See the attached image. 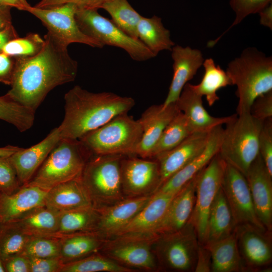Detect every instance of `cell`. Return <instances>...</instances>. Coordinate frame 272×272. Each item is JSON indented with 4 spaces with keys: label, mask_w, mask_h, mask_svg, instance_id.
Wrapping results in <instances>:
<instances>
[{
    "label": "cell",
    "mask_w": 272,
    "mask_h": 272,
    "mask_svg": "<svg viewBox=\"0 0 272 272\" xmlns=\"http://www.w3.org/2000/svg\"><path fill=\"white\" fill-rule=\"evenodd\" d=\"M44 45L37 54L15 57L11 89L6 95L13 101L36 111L48 93L56 87L74 81L78 62L67 46L47 32Z\"/></svg>",
    "instance_id": "obj_1"
},
{
    "label": "cell",
    "mask_w": 272,
    "mask_h": 272,
    "mask_svg": "<svg viewBox=\"0 0 272 272\" xmlns=\"http://www.w3.org/2000/svg\"><path fill=\"white\" fill-rule=\"evenodd\" d=\"M64 117L58 126L61 138L80 139L116 116L128 112L134 100L109 92L93 93L75 86L64 97Z\"/></svg>",
    "instance_id": "obj_2"
},
{
    "label": "cell",
    "mask_w": 272,
    "mask_h": 272,
    "mask_svg": "<svg viewBox=\"0 0 272 272\" xmlns=\"http://www.w3.org/2000/svg\"><path fill=\"white\" fill-rule=\"evenodd\" d=\"M227 73L237 87V114L250 112L258 97L272 91V58L254 48L244 50L231 61Z\"/></svg>",
    "instance_id": "obj_3"
},
{
    "label": "cell",
    "mask_w": 272,
    "mask_h": 272,
    "mask_svg": "<svg viewBox=\"0 0 272 272\" xmlns=\"http://www.w3.org/2000/svg\"><path fill=\"white\" fill-rule=\"evenodd\" d=\"M92 155L80 140L61 138L26 185L49 190L79 178Z\"/></svg>",
    "instance_id": "obj_4"
},
{
    "label": "cell",
    "mask_w": 272,
    "mask_h": 272,
    "mask_svg": "<svg viewBox=\"0 0 272 272\" xmlns=\"http://www.w3.org/2000/svg\"><path fill=\"white\" fill-rule=\"evenodd\" d=\"M263 122L247 112L236 114L225 124L218 153L245 176L259 154L258 138Z\"/></svg>",
    "instance_id": "obj_5"
},
{
    "label": "cell",
    "mask_w": 272,
    "mask_h": 272,
    "mask_svg": "<svg viewBox=\"0 0 272 272\" xmlns=\"http://www.w3.org/2000/svg\"><path fill=\"white\" fill-rule=\"evenodd\" d=\"M142 134L139 119L124 112L79 140L93 155L132 156L135 155Z\"/></svg>",
    "instance_id": "obj_6"
},
{
    "label": "cell",
    "mask_w": 272,
    "mask_h": 272,
    "mask_svg": "<svg viewBox=\"0 0 272 272\" xmlns=\"http://www.w3.org/2000/svg\"><path fill=\"white\" fill-rule=\"evenodd\" d=\"M124 156L93 154L86 163L81 179L95 208L112 205L125 198L121 174Z\"/></svg>",
    "instance_id": "obj_7"
},
{
    "label": "cell",
    "mask_w": 272,
    "mask_h": 272,
    "mask_svg": "<svg viewBox=\"0 0 272 272\" xmlns=\"http://www.w3.org/2000/svg\"><path fill=\"white\" fill-rule=\"evenodd\" d=\"M199 244L190 221L177 231L159 234L153 251L159 270L194 271Z\"/></svg>",
    "instance_id": "obj_8"
},
{
    "label": "cell",
    "mask_w": 272,
    "mask_h": 272,
    "mask_svg": "<svg viewBox=\"0 0 272 272\" xmlns=\"http://www.w3.org/2000/svg\"><path fill=\"white\" fill-rule=\"evenodd\" d=\"M97 10L78 7L75 19L85 34L104 46L108 45L123 49L136 61H145L156 56L142 41L126 34L112 20L100 15Z\"/></svg>",
    "instance_id": "obj_9"
},
{
    "label": "cell",
    "mask_w": 272,
    "mask_h": 272,
    "mask_svg": "<svg viewBox=\"0 0 272 272\" xmlns=\"http://www.w3.org/2000/svg\"><path fill=\"white\" fill-rule=\"evenodd\" d=\"M158 236L156 233L116 235L106 239L100 252L131 269L157 271L153 245Z\"/></svg>",
    "instance_id": "obj_10"
},
{
    "label": "cell",
    "mask_w": 272,
    "mask_h": 272,
    "mask_svg": "<svg viewBox=\"0 0 272 272\" xmlns=\"http://www.w3.org/2000/svg\"><path fill=\"white\" fill-rule=\"evenodd\" d=\"M78 9L74 4H66L44 9L30 6L25 11L39 19L48 32L66 46L79 43L92 47H103L100 42L85 34L79 28L75 19Z\"/></svg>",
    "instance_id": "obj_11"
},
{
    "label": "cell",
    "mask_w": 272,
    "mask_h": 272,
    "mask_svg": "<svg viewBox=\"0 0 272 272\" xmlns=\"http://www.w3.org/2000/svg\"><path fill=\"white\" fill-rule=\"evenodd\" d=\"M225 165L226 162L218 153L199 173L195 205L189 221L194 227L201 244L205 242L211 207L222 187Z\"/></svg>",
    "instance_id": "obj_12"
},
{
    "label": "cell",
    "mask_w": 272,
    "mask_h": 272,
    "mask_svg": "<svg viewBox=\"0 0 272 272\" xmlns=\"http://www.w3.org/2000/svg\"><path fill=\"white\" fill-rule=\"evenodd\" d=\"M122 186L125 197L151 195L159 188V164L155 159L124 156L121 161Z\"/></svg>",
    "instance_id": "obj_13"
},
{
    "label": "cell",
    "mask_w": 272,
    "mask_h": 272,
    "mask_svg": "<svg viewBox=\"0 0 272 272\" xmlns=\"http://www.w3.org/2000/svg\"><path fill=\"white\" fill-rule=\"evenodd\" d=\"M222 188L236 226L249 224L266 230L256 216L245 176L226 163Z\"/></svg>",
    "instance_id": "obj_14"
},
{
    "label": "cell",
    "mask_w": 272,
    "mask_h": 272,
    "mask_svg": "<svg viewBox=\"0 0 272 272\" xmlns=\"http://www.w3.org/2000/svg\"><path fill=\"white\" fill-rule=\"evenodd\" d=\"M235 232L239 251L247 271L270 270L271 232L244 224L237 225Z\"/></svg>",
    "instance_id": "obj_15"
},
{
    "label": "cell",
    "mask_w": 272,
    "mask_h": 272,
    "mask_svg": "<svg viewBox=\"0 0 272 272\" xmlns=\"http://www.w3.org/2000/svg\"><path fill=\"white\" fill-rule=\"evenodd\" d=\"M256 216L266 230L272 231V175L259 154L245 175Z\"/></svg>",
    "instance_id": "obj_16"
},
{
    "label": "cell",
    "mask_w": 272,
    "mask_h": 272,
    "mask_svg": "<svg viewBox=\"0 0 272 272\" xmlns=\"http://www.w3.org/2000/svg\"><path fill=\"white\" fill-rule=\"evenodd\" d=\"M211 131L194 132L175 148L154 158L159 164L160 186L202 152Z\"/></svg>",
    "instance_id": "obj_17"
},
{
    "label": "cell",
    "mask_w": 272,
    "mask_h": 272,
    "mask_svg": "<svg viewBox=\"0 0 272 272\" xmlns=\"http://www.w3.org/2000/svg\"><path fill=\"white\" fill-rule=\"evenodd\" d=\"M180 111L175 103L164 107L162 104L148 107L139 119L142 126L143 134L135 151V156L150 159L164 129Z\"/></svg>",
    "instance_id": "obj_18"
},
{
    "label": "cell",
    "mask_w": 272,
    "mask_h": 272,
    "mask_svg": "<svg viewBox=\"0 0 272 272\" xmlns=\"http://www.w3.org/2000/svg\"><path fill=\"white\" fill-rule=\"evenodd\" d=\"M152 195L125 197L112 205L97 209L99 213L97 232L105 239L117 235L147 205Z\"/></svg>",
    "instance_id": "obj_19"
},
{
    "label": "cell",
    "mask_w": 272,
    "mask_h": 272,
    "mask_svg": "<svg viewBox=\"0 0 272 272\" xmlns=\"http://www.w3.org/2000/svg\"><path fill=\"white\" fill-rule=\"evenodd\" d=\"M224 128L222 125L214 128L202 152L164 182L156 191L175 194L202 170L218 152Z\"/></svg>",
    "instance_id": "obj_20"
},
{
    "label": "cell",
    "mask_w": 272,
    "mask_h": 272,
    "mask_svg": "<svg viewBox=\"0 0 272 272\" xmlns=\"http://www.w3.org/2000/svg\"><path fill=\"white\" fill-rule=\"evenodd\" d=\"M171 51L173 77L168 94L162 104L164 107L176 102L185 85L194 77L203 62L199 50L177 45L174 46Z\"/></svg>",
    "instance_id": "obj_21"
},
{
    "label": "cell",
    "mask_w": 272,
    "mask_h": 272,
    "mask_svg": "<svg viewBox=\"0 0 272 272\" xmlns=\"http://www.w3.org/2000/svg\"><path fill=\"white\" fill-rule=\"evenodd\" d=\"M60 139L59 128L55 127L39 143L29 148H21L10 156L21 186L29 182Z\"/></svg>",
    "instance_id": "obj_22"
},
{
    "label": "cell",
    "mask_w": 272,
    "mask_h": 272,
    "mask_svg": "<svg viewBox=\"0 0 272 272\" xmlns=\"http://www.w3.org/2000/svg\"><path fill=\"white\" fill-rule=\"evenodd\" d=\"M199 172L174 196L155 230L156 233L163 234L177 231L189 221L194 207Z\"/></svg>",
    "instance_id": "obj_23"
},
{
    "label": "cell",
    "mask_w": 272,
    "mask_h": 272,
    "mask_svg": "<svg viewBox=\"0 0 272 272\" xmlns=\"http://www.w3.org/2000/svg\"><path fill=\"white\" fill-rule=\"evenodd\" d=\"M48 190L24 185L13 193L0 191V227L16 221L32 209L44 205Z\"/></svg>",
    "instance_id": "obj_24"
},
{
    "label": "cell",
    "mask_w": 272,
    "mask_h": 272,
    "mask_svg": "<svg viewBox=\"0 0 272 272\" xmlns=\"http://www.w3.org/2000/svg\"><path fill=\"white\" fill-rule=\"evenodd\" d=\"M202 96L198 94L187 83L184 86L175 103L178 109L187 118L193 131H210L233 119L237 114L224 116L211 115L203 106Z\"/></svg>",
    "instance_id": "obj_25"
},
{
    "label": "cell",
    "mask_w": 272,
    "mask_h": 272,
    "mask_svg": "<svg viewBox=\"0 0 272 272\" xmlns=\"http://www.w3.org/2000/svg\"><path fill=\"white\" fill-rule=\"evenodd\" d=\"M44 205L58 213L93 206L81 177L60 183L48 190Z\"/></svg>",
    "instance_id": "obj_26"
},
{
    "label": "cell",
    "mask_w": 272,
    "mask_h": 272,
    "mask_svg": "<svg viewBox=\"0 0 272 272\" xmlns=\"http://www.w3.org/2000/svg\"><path fill=\"white\" fill-rule=\"evenodd\" d=\"M175 195L155 192L147 205L117 235L155 233Z\"/></svg>",
    "instance_id": "obj_27"
},
{
    "label": "cell",
    "mask_w": 272,
    "mask_h": 272,
    "mask_svg": "<svg viewBox=\"0 0 272 272\" xmlns=\"http://www.w3.org/2000/svg\"><path fill=\"white\" fill-rule=\"evenodd\" d=\"M58 236L60 239L59 258L64 264L100 252L106 240L96 232H78Z\"/></svg>",
    "instance_id": "obj_28"
},
{
    "label": "cell",
    "mask_w": 272,
    "mask_h": 272,
    "mask_svg": "<svg viewBox=\"0 0 272 272\" xmlns=\"http://www.w3.org/2000/svg\"><path fill=\"white\" fill-rule=\"evenodd\" d=\"M203 245L211 254V271H247L239 251L235 229L229 236Z\"/></svg>",
    "instance_id": "obj_29"
},
{
    "label": "cell",
    "mask_w": 272,
    "mask_h": 272,
    "mask_svg": "<svg viewBox=\"0 0 272 272\" xmlns=\"http://www.w3.org/2000/svg\"><path fill=\"white\" fill-rule=\"evenodd\" d=\"M236 225L221 188L211 207L203 244L222 239L231 234Z\"/></svg>",
    "instance_id": "obj_30"
},
{
    "label": "cell",
    "mask_w": 272,
    "mask_h": 272,
    "mask_svg": "<svg viewBox=\"0 0 272 272\" xmlns=\"http://www.w3.org/2000/svg\"><path fill=\"white\" fill-rule=\"evenodd\" d=\"M58 213L44 205L32 209L13 222L30 236L53 235L58 230Z\"/></svg>",
    "instance_id": "obj_31"
},
{
    "label": "cell",
    "mask_w": 272,
    "mask_h": 272,
    "mask_svg": "<svg viewBox=\"0 0 272 272\" xmlns=\"http://www.w3.org/2000/svg\"><path fill=\"white\" fill-rule=\"evenodd\" d=\"M99 218L93 206L59 212L58 227L55 235L96 232Z\"/></svg>",
    "instance_id": "obj_32"
},
{
    "label": "cell",
    "mask_w": 272,
    "mask_h": 272,
    "mask_svg": "<svg viewBox=\"0 0 272 272\" xmlns=\"http://www.w3.org/2000/svg\"><path fill=\"white\" fill-rule=\"evenodd\" d=\"M138 39L156 56L162 50H171L174 43L170 38V31L166 29L161 18L142 17L137 27Z\"/></svg>",
    "instance_id": "obj_33"
},
{
    "label": "cell",
    "mask_w": 272,
    "mask_h": 272,
    "mask_svg": "<svg viewBox=\"0 0 272 272\" xmlns=\"http://www.w3.org/2000/svg\"><path fill=\"white\" fill-rule=\"evenodd\" d=\"M202 65L205 73L201 82L196 85L191 84V87L198 94L205 96L208 105L211 106L219 99L217 92L232 83L227 72L216 65L212 58L206 59Z\"/></svg>",
    "instance_id": "obj_34"
},
{
    "label": "cell",
    "mask_w": 272,
    "mask_h": 272,
    "mask_svg": "<svg viewBox=\"0 0 272 272\" xmlns=\"http://www.w3.org/2000/svg\"><path fill=\"white\" fill-rule=\"evenodd\" d=\"M193 132L187 118L180 111L164 129L150 159L172 149Z\"/></svg>",
    "instance_id": "obj_35"
},
{
    "label": "cell",
    "mask_w": 272,
    "mask_h": 272,
    "mask_svg": "<svg viewBox=\"0 0 272 272\" xmlns=\"http://www.w3.org/2000/svg\"><path fill=\"white\" fill-rule=\"evenodd\" d=\"M99 8L106 11L113 22L126 34L139 39L137 27L142 16L127 0H104Z\"/></svg>",
    "instance_id": "obj_36"
},
{
    "label": "cell",
    "mask_w": 272,
    "mask_h": 272,
    "mask_svg": "<svg viewBox=\"0 0 272 272\" xmlns=\"http://www.w3.org/2000/svg\"><path fill=\"white\" fill-rule=\"evenodd\" d=\"M134 269L123 266L100 252L63 264L60 272H132Z\"/></svg>",
    "instance_id": "obj_37"
},
{
    "label": "cell",
    "mask_w": 272,
    "mask_h": 272,
    "mask_svg": "<svg viewBox=\"0 0 272 272\" xmlns=\"http://www.w3.org/2000/svg\"><path fill=\"white\" fill-rule=\"evenodd\" d=\"M35 112L12 100L6 94L0 97V119L14 126L21 132L34 124Z\"/></svg>",
    "instance_id": "obj_38"
},
{
    "label": "cell",
    "mask_w": 272,
    "mask_h": 272,
    "mask_svg": "<svg viewBox=\"0 0 272 272\" xmlns=\"http://www.w3.org/2000/svg\"><path fill=\"white\" fill-rule=\"evenodd\" d=\"M31 236L24 233L18 226L12 222L0 227V258L22 254Z\"/></svg>",
    "instance_id": "obj_39"
},
{
    "label": "cell",
    "mask_w": 272,
    "mask_h": 272,
    "mask_svg": "<svg viewBox=\"0 0 272 272\" xmlns=\"http://www.w3.org/2000/svg\"><path fill=\"white\" fill-rule=\"evenodd\" d=\"M60 248V239L57 235L31 236L22 254L27 257L57 258Z\"/></svg>",
    "instance_id": "obj_40"
},
{
    "label": "cell",
    "mask_w": 272,
    "mask_h": 272,
    "mask_svg": "<svg viewBox=\"0 0 272 272\" xmlns=\"http://www.w3.org/2000/svg\"><path fill=\"white\" fill-rule=\"evenodd\" d=\"M44 43V39L39 34L30 33L24 37H17L8 42L2 52L14 57L32 56L41 50Z\"/></svg>",
    "instance_id": "obj_41"
},
{
    "label": "cell",
    "mask_w": 272,
    "mask_h": 272,
    "mask_svg": "<svg viewBox=\"0 0 272 272\" xmlns=\"http://www.w3.org/2000/svg\"><path fill=\"white\" fill-rule=\"evenodd\" d=\"M21 187L10 156H0V191L13 193Z\"/></svg>",
    "instance_id": "obj_42"
},
{
    "label": "cell",
    "mask_w": 272,
    "mask_h": 272,
    "mask_svg": "<svg viewBox=\"0 0 272 272\" xmlns=\"http://www.w3.org/2000/svg\"><path fill=\"white\" fill-rule=\"evenodd\" d=\"M271 1V0H230V6L236 16L232 25L225 33L232 27L240 23L248 15L259 13L268 6Z\"/></svg>",
    "instance_id": "obj_43"
},
{
    "label": "cell",
    "mask_w": 272,
    "mask_h": 272,
    "mask_svg": "<svg viewBox=\"0 0 272 272\" xmlns=\"http://www.w3.org/2000/svg\"><path fill=\"white\" fill-rule=\"evenodd\" d=\"M259 154L272 175V117L265 119L258 138Z\"/></svg>",
    "instance_id": "obj_44"
},
{
    "label": "cell",
    "mask_w": 272,
    "mask_h": 272,
    "mask_svg": "<svg viewBox=\"0 0 272 272\" xmlns=\"http://www.w3.org/2000/svg\"><path fill=\"white\" fill-rule=\"evenodd\" d=\"M250 113L253 117L262 121L272 117V91L256 98Z\"/></svg>",
    "instance_id": "obj_45"
},
{
    "label": "cell",
    "mask_w": 272,
    "mask_h": 272,
    "mask_svg": "<svg viewBox=\"0 0 272 272\" xmlns=\"http://www.w3.org/2000/svg\"><path fill=\"white\" fill-rule=\"evenodd\" d=\"M30 272H60L64 263L59 257H28Z\"/></svg>",
    "instance_id": "obj_46"
},
{
    "label": "cell",
    "mask_w": 272,
    "mask_h": 272,
    "mask_svg": "<svg viewBox=\"0 0 272 272\" xmlns=\"http://www.w3.org/2000/svg\"><path fill=\"white\" fill-rule=\"evenodd\" d=\"M66 4H74L79 8L98 9V0H41L34 7L39 9H49Z\"/></svg>",
    "instance_id": "obj_47"
},
{
    "label": "cell",
    "mask_w": 272,
    "mask_h": 272,
    "mask_svg": "<svg viewBox=\"0 0 272 272\" xmlns=\"http://www.w3.org/2000/svg\"><path fill=\"white\" fill-rule=\"evenodd\" d=\"M2 262L5 272H30L29 259L23 254L9 257Z\"/></svg>",
    "instance_id": "obj_48"
},
{
    "label": "cell",
    "mask_w": 272,
    "mask_h": 272,
    "mask_svg": "<svg viewBox=\"0 0 272 272\" xmlns=\"http://www.w3.org/2000/svg\"><path fill=\"white\" fill-rule=\"evenodd\" d=\"M15 64V58L0 53V83L11 84Z\"/></svg>",
    "instance_id": "obj_49"
},
{
    "label": "cell",
    "mask_w": 272,
    "mask_h": 272,
    "mask_svg": "<svg viewBox=\"0 0 272 272\" xmlns=\"http://www.w3.org/2000/svg\"><path fill=\"white\" fill-rule=\"evenodd\" d=\"M194 272L211 271V257L209 250L199 244Z\"/></svg>",
    "instance_id": "obj_50"
},
{
    "label": "cell",
    "mask_w": 272,
    "mask_h": 272,
    "mask_svg": "<svg viewBox=\"0 0 272 272\" xmlns=\"http://www.w3.org/2000/svg\"><path fill=\"white\" fill-rule=\"evenodd\" d=\"M18 37V34L13 25L0 30V53L5 45L10 41Z\"/></svg>",
    "instance_id": "obj_51"
},
{
    "label": "cell",
    "mask_w": 272,
    "mask_h": 272,
    "mask_svg": "<svg viewBox=\"0 0 272 272\" xmlns=\"http://www.w3.org/2000/svg\"><path fill=\"white\" fill-rule=\"evenodd\" d=\"M11 7L0 5V30L11 25Z\"/></svg>",
    "instance_id": "obj_52"
},
{
    "label": "cell",
    "mask_w": 272,
    "mask_h": 272,
    "mask_svg": "<svg viewBox=\"0 0 272 272\" xmlns=\"http://www.w3.org/2000/svg\"><path fill=\"white\" fill-rule=\"evenodd\" d=\"M260 22L262 25L272 29V6L269 5L259 12Z\"/></svg>",
    "instance_id": "obj_53"
},
{
    "label": "cell",
    "mask_w": 272,
    "mask_h": 272,
    "mask_svg": "<svg viewBox=\"0 0 272 272\" xmlns=\"http://www.w3.org/2000/svg\"><path fill=\"white\" fill-rule=\"evenodd\" d=\"M0 5L15 8L22 11H25L26 9V7L18 0H0Z\"/></svg>",
    "instance_id": "obj_54"
},
{
    "label": "cell",
    "mask_w": 272,
    "mask_h": 272,
    "mask_svg": "<svg viewBox=\"0 0 272 272\" xmlns=\"http://www.w3.org/2000/svg\"><path fill=\"white\" fill-rule=\"evenodd\" d=\"M20 149L21 148L20 147L13 146H8L5 147L0 148V156H11Z\"/></svg>",
    "instance_id": "obj_55"
},
{
    "label": "cell",
    "mask_w": 272,
    "mask_h": 272,
    "mask_svg": "<svg viewBox=\"0 0 272 272\" xmlns=\"http://www.w3.org/2000/svg\"><path fill=\"white\" fill-rule=\"evenodd\" d=\"M22 5H23L26 8L30 5L28 3L26 0H18Z\"/></svg>",
    "instance_id": "obj_56"
},
{
    "label": "cell",
    "mask_w": 272,
    "mask_h": 272,
    "mask_svg": "<svg viewBox=\"0 0 272 272\" xmlns=\"http://www.w3.org/2000/svg\"><path fill=\"white\" fill-rule=\"evenodd\" d=\"M0 272H5L4 266H3V262L1 258H0Z\"/></svg>",
    "instance_id": "obj_57"
},
{
    "label": "cell",
    "mask_w": 272,
    "mask_h": 272,
    "mask_svg": "<svg viewBox=\"0 0 272 272\" xmlns=\"http://www.w3.org/2000/svg\"><path fill=\"white\" fill-rule=\"evenodd\" d=\"M99 2H100V5H99V7H100V5L102 4V3L104 1V0H98Z\"/></svg>",
    "instance_id": "obj_58"
}]
</instances>
